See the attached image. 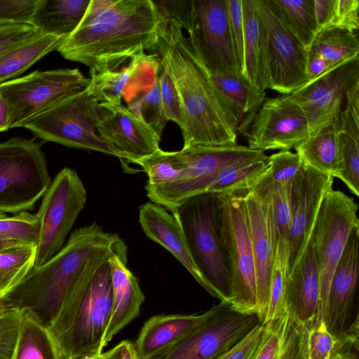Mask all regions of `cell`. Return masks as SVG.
<instances>
[{"instance_id":"6da1fadb","label":"cell","mask_w":359,"mask_h":359,"mask_svg":"<svg viewBox=\"0 0 359 359\" xmlns=\"http://www.w3.org/2000/svg\"><path fill=\"white\" fill-rule=\"evenodd\" d=\"M169 20L154 50L168 72L180 101L184 128L183 149L237 144L242 118L212 83L191 39Z\"/></svg>"},{"instance_id":"7a4b0ae2","label":"cell","mask_w":359,"mask_h":359,"mask_svg":"<svg viewBox=\"0 0 359 359\" xmlns=\"http://www.w3.org/2000/svg\"><path fill=\"white\" fill-rule=\"evenodd\" d=\"M166 22L151 0H90L79 26L57 50L90 69L154 50Z\"/></svg>"},{"instance_id":"3957f363","label":"cell","mask_w":359,"mask_h":359,"mask_svg":"<svg viewBox=\"0 0 359 359\" xmlns=\"http://www.w3.org/2000/svg\"><path fill=\"white\" fill-rule=\"evenodd\" d=\"M123 245L118 234L104 231L96 223L79 227L56 255L34 267L6 297L15 309L29 311L50 329L86 265L98 255L116 252Z\"/></svg>"},{"instance_id":"277c9868","label":"cell","mask_w":359,"mask_h":359,"mask_svg":"<svg viewBox=\"0 0 359 359\" xmlns=\"http://www.w3.org/2000/svg\"><path fill=\"white\" fill-rule=\"evenodd\" d=\"M116 252L98 255L86 265L49 329L64 359L102 353L112 303L108 259Z\"/></svg>"},{"instance_id":"5b68a950","label":"cell","mask_w":359,"mask_h":359,"mask_svg":"<svg viewBox=\"0 0 359 359\" xmlns=\"http://www.w3.org/2000/svg\"><path fill=\"white\" fill-rule=\"evenodd\" d=\"M172 214L205 283V290L221 302L231 305V284L220 239L217 194L205 192L194 196Z\"/></svg>"},{"instance_id":"8992f818","label":"cell","mask_w":359,"mask_h":359,"mask_svg":"<svg viewBox=\"0 0 359 359\" xmlns=\"http://www.w3.org/2000/svg\"><path fill=\"white\" fill-rule=\"evenodd\" d=\"M248 190L217 194L219 229L230 273L231 306L257 313L255 266L245 198Z\"/></svg>"},{"instance_id":"52a82bcc","label":"cell","mask_w":359,"mask_h":359,"mask_svg":"<svg viewBox=\"0 0 359 359\" xmlns=\"http://www.w3.org/2000/svg\"><path fill=\"white\" fill-rule=\"evenodd\" d=\"M265 154L264 151L237 144L218 147H191L172 151L181 172L180 178L157 187L145 186L147 197L172 212L189 198L205 193L224 168L245 158Z\"/></svg>"},{"instance_id":"ba28073f","label":"cell","mask_w":359,"mask_h":359,"mask_svg":"<svg viewBox=\"0 0 359 359\" xmlns=\"http://www.w3.org/2000/svg\"><path fill=\"white\" fill-rule=\"evenodd\" d=\"M98 114L99 102L86 88L24 121L20 127L46 142L119 158L118 153L96 133Z\"/></svg>"},{"instance_id":"9c48e42d","label":"cell","mask_w":359,"mask_h":359,"mask_svg":"<svg viewBox=\"0 0 359 359\" xmlns=\"http://www.w3.org/2000/svg\"><path fill=\"white\" fill-rule=\"evenodd\" d=\"M51 183L45 154L33 140L0 143V211L32 210Z\"/></svg>"},{"instance_id":"30bf717a","label":"cell","mask_w":359,"mask_h":359,"mask_svg":"<svg viewBox=\"0 0 359 359\" xmlns=\"http://www.w3.org/2000/svg\"><path fill=\"white\" fill-rule=\"evenodd\" d=\"M262 323L255 313H243L221 302L173 344L151 359H216Z\"/></svg>"},{"instance_id":"8fae6325","label":"cell","mask_w":359,"mask_h":359,"mask_svg":"<svg viewBox=\"0 0 359 359\" xmlns=\"http://www.w3.org/2000/svg\"><path fill=\"white\" fill-rule=\"evenodd\" d=\"M90 79L79 69L34 71L23 77L0 83V95L10 115V128L85 89Z\"/></svg>"},{"instance_id":"7c38bea8","label":"cell","mask_w":359,"mask_h":359,"mask_svg":"<svg viewBox=\"0 0 359 359\" xmlns=\"http://www.w3.org/2000/svg\"><path fill=\"white\" fill-rule=\"evenodd\" d=\"M86 201L87 191L77 172L67 167L59 171L36 213L40 230L34 267L48 262L62 249Z\"/></svg>"},{"instance_id":"4fadbf2b","label":"cell","mask_w":359,"mask_h":359,"mask_svg":"<svg viewBox=\"0 0 359 359\" xmlns=\"http://www.w3.org/2000/svg\"><path fill=\"white\" fill-rule=\"evenodd\" d=\"M358 205L339 190L331 189L320 205L311 234L320 280L318 325L323 322L329 287L348 238L359 226Z\"/></svg>"},{"instance_id":"5bb4252c","label":"cell","mask_w":359,"mask_h":359,"mask_svg":"<svg viewBox=\"0 0 359 359\" xmlns=\"http://www.w3.org/2000/svg\"><path fill=\"white\" fill-rule=\"evenodd\" d=\"M359 226L351 232L332 277L323 323L336 347L358 346Z\"/></svg>"},{"instance_id":"9a60e30c","label":"cell","mask_w":359,"mask_h":359,"mask_svg":"<svg viewBox=\"0 0 359 359\" xmlns=\"http://www.w3.org/2000/svg\"><path fill=\"white\" fill-rule=\"evenodd\" d=\"M188 33L209 73L242 76L233 50L228 0H192Z\"/></svg>"},{"instance_id":"2e32d148","label":"cell","mask_w":359,"mask_h":359,"mask_svg":"<svg viewBox=\"0 0 359 359\" xmlns=\"http://www.w3.org/2000/svg\"><path fill=\"white\" fill-rule=\"evenodd\" d=\"M272 185L268 170L245 196L255 266L257 313L263 323L268 311L276 254L270 208Z\"/></svg>"},{"instance_id":"e0dca14e","label":"cell","mask_w":359,"mask_h":359,"mask_svg":"<svg viewBox=\"0 0 359 359\" xmlns=\"http://www.w3.org/2000/svg\"><path fill=\"white\" fill-rule=\"evenodd\" d=\"M267 39L269 89L287 95L308 82V50L290 31L269 0H258Z\"/></svg>"},{"instance_id":"ac0fdd59","label":"cell","mask_w":359,"mask_h":359,"mask_svg":"<svg viewBox=\"0 0 359 359\" xmlns=\"http://www.w3.org/2000/svg\"><path fill=\"white\" fill-rule=\"evenodd\" d=\"M358 81L357 56L332 67L287 97L304 111L311 134L339 118L347 90Z\"/></svg>"},{"instance_id":"d6986e66","label":"cell","mask_w":359,"mask_h":359,"mask_svg":"<svg viewBox=\"0 0 359 359\" xmlns=\"http://www.w3.org/2000/svg\"><path fill=\"white\" fill-rule=\"evenodd\" d=\"M249 116L250 125L245 135L251 149L290 151L309 134L304 111L287 95L266 97Z\"/></svg>"},{"instance_id":"ffe728a7","label":"cell","mask_w":359,"mask_h":359,"mask_svg":"<svg viewBox=\"0 0 359 359\" xmlns=\"http://www.w3.org/2000/svg\"><path fill=\"white\" fill-rule=\"evenodd\" d=\"M334 178L303 163L290 183L287 274L302 257L310 240L320 205L327 193L332 189Z\"/></svg>"},{"instance_id":"44dd1931","label":"cell","mask_w":359,"mask_h":359,"mask_svg":"<svg viewBox=\"0 0 359 359\" xmlns=\"http://www.w3.org/2000/svg\"><path fill=\"white\" fill-rule=\"evenodd\" d=\"M96 130L126 168L160 149L161 137L122 102H99Z\"/></svg>"},{"instance_id":"7402d4cb","label":"cell","mask_w":359,"mask_h":359,"mask_svg":"<svg viewBox=\"0 0 359 359\" xmlns=\"http://www.w3.org/2000/svg\"><path fill=\"white\" fill-rule=\"evenodd\" d=\"M159 66L156 53L147 55L142 51L116 58L90 68L86 88L98 102L121 103L123 98L128 102L132 83L149 88L142 85V76H155Z\"/></svg>"},{"instance_id":"603a6c76","label":"cell","mask_w":359,"mask_h":359,"mask_svg":"<svg viewBox=\"0 0 359 359\" xmlns=\"http://www.w3.org/2000/svg\"><path fill=\"white\" fill-rule=\"evenodd\" d=\"M285 300L288 312L301 324L309 330L318 325L320 280L311 236L287 276Z\"/></svg>"},{"instance_id":"cb8c5ba5","label":"cell","mask_w":359,"mask_h":359,"mask_svg":"<svg viewBox=\"0 0 359 359\" xmlns=\"http://www.w3.org/2000/svg\"><path fill=\"white\" fill-rule=\"evenodd\" d=\"M112 290L111 311L102 348L140 314L144 301L137 277L127 266V247L124 245L108 259Z\"/></svg>"},{"instance_id":"d4e9b609","label":"cell","mask_w":359,"mask_h":359,"mask_svg":"<svg viewBox=\"0 0 359 359\" xmlns=\"http://www.w3.org/2000/svg\"><path fill=\"white\" fill-rule=\"evenodd\" d=\"M139 222L145 235L168 250L205 289V283L191 259L173 215L163 206L149 201L139 208Z\"/></svg>"},{"instance_id":"484cf974","label":"cell","mask_w":359,"mask_h":359,"mask_svg":"<svg viewBox=\"0 0 359 359\" xmlns=\"http://www.w3.org/2000/svg\"><path fill=\"white\" fill-rule=\"evenodd\" d=\"M244 32V78L257 90L269 88L267 39L258 0H241Z\"/></svg>"},{"instance_id":"4316f807","label":"cell","mask_w":359,"mask_h":359,"mask_svg":"<svg viewBox=\"0 0 359 359\" xmlns=\"http://www.w3.org/2000/svg\"><path fill=\"white\" fill-rule=\"evenodd\" d=\"M264 324L262 341L252 359H308L309 330L287 310Z\"/></svg>"},{"instance_id":"83f0119b","label":"cell","mask_w":359,"mask_h":359,"mask_svg":"<svg viewBox=\"0 0 359 359\" xmlns=\"http://www.w3.org/2000/svg\"><path fill=\"white\" fill-rule=\"evenodd\" d=\"M200 315L161 314L149 318L133 343L138 359H151L173 344L200 323Z\"/></svg>"},{"instance_id":"f1b7e54d","label":"cell","mask_w":359,"mask_h":359,"mask_svg":"<svg viewBox=\"0 0 359 359\" xmlns=\"http://www.w3.org/2000/svg\"><path fill=\"white\" fill-rule=\"evenodd\" d=\"M90 0H39L30 25L41 34L65 39L79 26Z\"/></svg>"},{"instance_id":"f546056e","label":"cell","mask_w":359,"mask_h":359,"mask_svg":"<svg viewBox=\"0 0 359 359\" xmlns=\"http://www.w3.org/2000/svg\"><path fill=\"white\" fill-rule=\"evenodd\" d=\"M338 120L309 134L294 148L303 163L333 177L338 165Z\"/></svg>"},{"instance_id":"4dcf8cb0","label":"cell","mask_w":359,"mask_h":359,"mask_svg":"<svg viewBox=\"0 0 359 359\" xmlns=\"http://www.w3.org/2000/svg\"><path fill=\"white\" fill-rule=\"evenodd\" d=\"M12 359H64L50 330L23 311L21 330Z\"/></svg>"},{"instance_id":"1f68e13d","label":"cell","mask_w":359,"mask_h":359,"mask_svg":"<svg viewBox=\"0 0 359 359\" xmlns=\"http://www.w3.org/2000/svg\"><path fill=\"white\" fill-rule=\"evenodd\" d=\"M64 41L58 36L41 34L0 56V83L15 77L53 50Z\"/></svg>"},{"instance_id":"d6a6232c","label":"cell","mask_w":359,"mask_h":359,"mask_svg":"<svg viewBox=\"0 0 359 359\" xmlns=\"http://www.w3.org/2000/svg\"><path fill=\"white\" fill-rule=\"evenodd\" d=\"M269 168V158L266 154L241 160L223 168L206 192L219 194L250 189Z\"/></svg>"},{"instance_id":"836d02e7","label":"cell","mask_w":359,"mask_h":359,"mask_svg":"<svg viewBox=\"0 0 359 359\" xmlns=\"http://www.w3.org/2000/svg\"><path fill=\"white\" fill-rule=\"evenodd\" d=\"M210 80L234 111L243 119L257 111L266 99V92L257 90L241 75L210 74Z\"/></svg>"},{"instance_id":"e575fe53","label":"cell","mask_w":359,"mask_h":359,"mask_svg":"<svg viewBox=\"0 0 359 359\" xmlns=\"http://www.w3.org/2000/svg\"><path fill=\"white\" fill-rule=\"evenodd\" d=\"M290 31L309 50L316 36L314 0H269Z\"/></svg>"},{"instance_id":"d590c367","label":"cell","mask_w":359,"mask_h":359,"mask_svg":"<svg viewBox=\"0 0 359 359\" xmlns=\"http://www.w3.org/2000/svg\"><path fill=\"white\" fill-rule=\"evenodd\" d=\"M36 246L22 245L0 251V298L8 296L34 267Z\"/></svg>"},{"instance_id":"8d00e7d4","label":"cell","mask_w":359,"mask_h":359,"mask_svg":"<svg viewBox=\"0 0 359 359\" xmlns=\"http://www.w3.org/2000/svg\"><path fill=\"white\" fill-rule=\"evenodd\" d=\"M308 51L335 65L359 56L358 35L344 29L330 27L316 36Z\"/></svg>"},{"instance_id":"74e56055","label":"cell","mask_w":359,"mask_h":359,"mask_svg":"<svg viewBox=\"0 0 359 359\" xmlns=\"http://www.w3.org/2000/svg\"><path fill=\"white\" fill-rule=\"evenodd\" d=\"M158 71L159 68L152 86L140 92L135 97L128 101L127 108L161 138L163 131L168 121L164 113L161 100Z\"/></svg>"},{"instance_id":"f35d334b","label":"cell","mask_w":359,"mask_h":359,"mask_svg":"<svg viewBox=\"0 0 359 359\" xmlns=\"http://www.w3.org/2000/svg\"><path fill=\"white\" fill-rule=\"evenodd\" d=\"M338 165L334 177L359 196V135L338 129Z\"/></svg>"},{"instance_id":"ab89813d","label":"cell","mask_w":359,"mask_h":359,"mask_svg":"<svg viewBox=\"0 0 359 359\" xmlns=\"http://www.w3.org/2000/svg\"><path fill=\"white\" fill-rule=\"evenodd\" d=\"M287 260L288 245L278 243L276 246L268 311L264 323L280 316L287 310L285 293L287 276Z\"/></svg>"},{"instance_id":"60d3db41","label":"cell","mask_w":359,"mask_h":359,"mask_svg":"<svg viewBox=\"0 0 359 359\" xmlns=\"http://www.w3.org/2000/svg\"><path fill=\"white\" fill-rule=\"evenodd\" d=\"M40 222L36 214L21 212L8 216L0 211V238L37 246Z\"/></svg>"},{"instance_id":"b9f144b4","label":"cell","mask_w":359,"mask_h":359,"mask_svg":"<svg viewBox=\"0 0 359 359\" xmlns=\"http://www.w3.org/2000/svg\"><path fill=\"white\" fill-rule=\"evenodd\" d=\"M135 164L140 165L147 173L148 180L145 186L157 187L172 183L181 177L172 151L159 149L153 154L137 161Z\"/></svg>"},{"instance_id":"7bdbcfd3","label":"cell","mask_w":359,"mask_h":359,"mask_svg":"<svg viewBox=\"0 0 359 359\" xmlns=\"http://www.w3.org/2000/svg\"><path fill=\"white\" fill-rule=\"evenodd\" d=\"M23 311L15 309L0 316V359H12L21 330Z\"/></svg>"},{"instance_id":"ee69618b","label":"cell","mask_w":359,"mask_h":359,"mask_svg":"<svg viewBox=\"0 0 359 359\" xmlns=\"http://www.w3.org/2000/svg\"><path fill=\"white\" fill-rule=\"evenodd\" d=\"M158 83L162 106L168 121L177 123L182 131L184 128L180 101L175 85L167 70L160 63Z\"/></svg>"},{"instance_id":"f6af8a7d","label":"cell","mask_w":359,"mask_h":359,"mask_svg":"<svg viewBox=\"0 0 359 359\" xmlns=\"http://www.w3.org/2000/svg\"><path fill=\"white\" fill-rule=\"evenodd\" d=\"M269 158L271 178L273 182L284 184L292 182L303 164L297 154L290 151H279Z\"/></svg>"},{"instance_id":"bcb514c9","label":"cell","mask_w":359,"mask_h":359,"mask_svg":"<svg viewBox=\"0 0 359 359\" xmlns=\"http://www.w3.org/2000/svg\"><path fill=\"white\" fill-rule=\"evenodd\" d=\"M39 0H0V26L30 25Z\"/></svg>"},{"instance_id":"7dc6e473","label":"cell","mask_w":359,"mask_h":359,"mask_svg":"<svg viewBox=\"0 0 359 359\" xmlns=\"http://www.w3.org/2000/svg\"><path fill=\"white\" fill-rule=\"evenodd\" d=\"M228 5L231 38L236 60L238 70L243 76L245 60L242 1L228 0Z\"/></svg>"},{"instance_id":"c3c4849f","label":"cell","mask_w":359,"mask_h":359,"mask_svg":"<svg viewBox=\"0 0 359 359\" xmlns=\"http://www.w3.org/2000/svg\"><path fill=\"white\" fill-rule=\"evenodd\" d=\"M335 347V340L323 322L309 330L307 339L308 359H328Z\"/></svg>"},{"instance_id":"681fc988","label":"cell","mask_w":359,"mask_h":359,"mask_svg":"<svg viewBox=\"0 0 359 359\" xmlns=\"http://www.w3.org/2000/svg\"><path fill=\"white\" fill-rule=\"evenodd\" d=\"M41 34L31 25L0 26V56Z\"/></svg>"},{"instance_id":"f907efd6","label":"cell","mask_w":359,"mask_h":359,"mask_svg":"<svg viewBox=\"0 0 359 359\" xmlns=\"http://www.w3.org/2000/svg\"><path fill=\"white\" fill-rule=\"evenodd\" d=\"M159 13L165 21L173 20L182 29L189 31L192 0L153 1Z\"/></svg>"},{"instance_id":"816d5d0a","label":"cell","mask_w":359,"mask_h":359,"mask_svg":"<svg viewBox=\"0 0 359 359\" xmlns=\"http://www.w3.org/2000/svg\"><path fill=\"white\" fill-rule=\"evenodd\" d=\"M265 324L257 325L233 347L216 359H252L263 337Z\"/></svg>"},{"instance_id":"f5cc1de1","label":"cell","mask_w":359,"mask_h":359,"mask_svg":"<svg viewBox=\"0 0 359 359\" xmlns=\"http://www.w3.org/2000/svg\"><path fill=\"white\" fill-rule=\"evenodd\" d=\"M334 27L351 32L359 28V1L335 0V18Z\"/></svg>"},{"instance_id":"db71d44e","label":"cell","mask_w":359,"mask_h":359,"mask_svg":"<svg viewBox=\"0 0 359 359\" xmlns=\"http://www.w3.org/2000/svg\"><path fill=\"white\" fill-rule=\"evenodd\" d=\"M316 20V35L320 32L334 27L335 0H314Z\"/></svg>"},{"instance_id":"11a10c76","label":"cell","mask_w":359,"mask_h":359,"mask_svg":"<svg viewBox=\"0 0 359 359\" xmlns=\"http://www.w3.org/2000/svg\"><path fill=\"white\" fill-rule=\"evenodd\" d=\"M333 66L334 65L321 56L308 51L306 62L308 82L323 74Z\"/></svg>"},{"instance_id":"9f6ffc18","label":"cell","mask_w":359,"mask_h":359,"mask_svg":"<svg viewBox=\"0 0 359 359\" xmlns=\"http://www.w3.org/2000/svg\"><path fill=\"white\" fill-rule=\"evenodd\" d=\"M103 354L107 359H138L133 343L129 340L121 341Z\"/></svg>"},{"instance_id":"6f0895ef","label":"cell","mask_w":359,"mask_h":359,"mask_svg":"<svg viewBox=\"0 0 359 359\" xmlns=\"http://www.w3.org/2000/svg\"><path fill=\"white\" fill-rule=\"evenodd\" d=\"M354 349L358 350V346L346 344L335 348L328 359H358V352L354 353Z\"/></svg>"},{"instance_id":"680465c9","label":"cell","mask_w":359,"mask_h":359,"mask_svg":"<svg viewBox=\"0 0 359 359\" xmlns=\"http://www.w3.org/2000/svg\"><path fill=\"white\" fill-rule=\"evenodd\" d=\"M10 129V115L8 106L0 95V132Z\"/></svg>"},{"instance_id":"91938a15","label":"cell","mask_w":359,"mask_h":359,"mask_svg":"<svg viewBox=\"0 0 359 359\" xmlns=\"http://www.w3.org/2000/svg\"><path fill=\"white\" fill-rule=\"evenodd\" d=\"M22 245H28V244L22 243V242H20L18 241H14V240H9V239L0 240V251L8 249V248L22 246Z\"/></svg>"},{"instance_id":"94428289","label":"cell","mask_w":359,"mask_h":359,"mask_svg":"<svg viewBox=\"0 0 359 359\" xmlns=\"http://www.w3.org/2000/svg\"><path fill=\"white\" fill-rule=\"evenodd\" d=\"M15 309V308L6 297L0 298V316Z\"/></svg>"},{"instance_id":"6125c7cd","label":"cell","mask_w":359,"mask_h":359,"mask_svg":"<svg viewBox=\"0 0 359 359\" xmlns=\"http://www.w3.org/2000/svg\"><path fill=\"white\" fill-rule=\"evenodd\" d=\"M78 359H107L106 357L104 355L103 353L95 354V355H86L83 357H81Z\"/></svg>"},{"instance_id":"be15d7a7","label":"cell","mask_w":359,"mask_h":359,"mask_svg":"<svg viewBox=\"0 0 359 359\" xmlns=\"http://www.w3.org/2000/svg\"><path fill=\"white\" fill-rule=\"evenodd\" d=\"M0 240H4V239L0 238Z\"/></svg>"}]
</instances>
